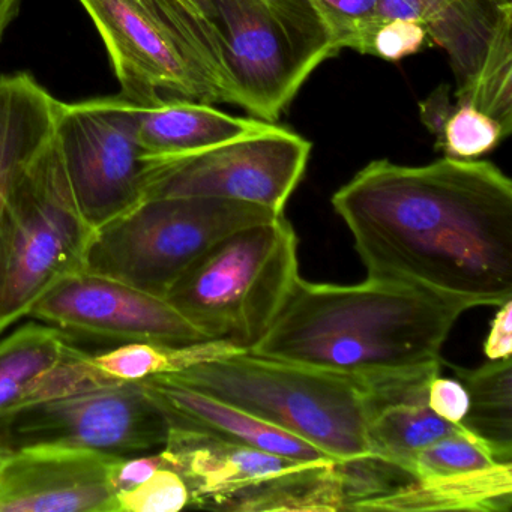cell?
<instances>
[{
  "label": "cell",
  "mask_w": 512,
  "mask_h": 512,
  "mask_svg": "<svg viewBox=\"0 0 512 512\" xmlns=\"http://www.w3.org/2000/svg\"><path fill=\"white\" fill-rule=\"evenodd\" d=\"M28 319L62 332L124 343L208 340L166 298L88 271L56 284L35 304Z\"/></svg>",
  "instance_id": "obj_12"
},
{
  "label": "cell",
  "mask_w": 512,
  "mask_h": 512,
  "mask_svg": "<svg viewBox=\"0 0 512 512\" xmlns=\"http://www.w3.org/2000/svg\"><path fill=\"white\" fill-rule=\"evenodd\" d=\"M509 134L487 113L466 103H455L443 125L437 149L455 160H476L499 146Z\"/></svg>",
  "instance_id": "obj_27"
},
{
  "label": "cell",
  "mask_w": 512,
  "mask_h": 512,
  "mask_svg": "<svg viewBox=\"0 0 512 512\" xmlns=\"http://www.w3.org/2000/svg\"><path fill=\"white\" fill-rule=\"evenodd\" d=\"M20 0H0V41L19 14Z\"/></svg>",
  "instance_id": "obj_34"
},
{
  "label": "cell",
  "mask_w": 512,
  "mask_h": 512,
  "mask_svg": "<svg viewBox=\"0 0 512 512\" xmlns=\"http://www.w3.org/2000/svg\"><path fill=\"white\" fill-rule=\"evenodd\" d=\"M269 124L229 115L212 104L172 100L160 106L139 107L137 139L146 161H164L257 133Z\"/></svg>",
  "instance_id": "obj_17"
},
{
  "label": "cell",
  "mask_w": 512,
  "mask_h": 512,
  "mask_svg": "<svg viewBox=\"0 0 512 512\" xmlns=\"http://www.w3.org/2000/svg\"><path fill=\"white\" fill-rule=\"evenodd\" d=\"M169 421V436L161 451L167 464L187 482L191 506L197 508L209 509L227 494L307 463L230 442L175 419Z\"/></svg>",
  "instance_id": "obj_14"
},
{
  "label": "cell",
  "mask_w": 512,
  "mask_h": 512,
  "mask_svg": "<svg viewBox=\"0 0 512 512\" xmlns=\"http://www.w3.org/2000/svg\"><path fill=\"white\" fill-rule=\"evenodd\" d=\"M229 341L202 340L185 344L125 343L91 355L92 364L112 382H143L181 373L215 359L244 353Z\"/></svg>",
  "instance_id": "obj_24"
},
{
  "label": "cell",
  "mask_w": 512,
  "mask_h": 512,
  "mask_svg": "<svg viewBox=\"0 0 512 512\" xmlns=\"http://www.w3.org/2000/svg\"><path fill=\"white\" fill-rule=\"evenodd\" d=\"M299 277L298 236L286 215L236 230L173 284L167 301L208 340L253 349Z\"/></svg>",
  "instance_id": "obj_5"
},
{
  "label": "cell",
  "mask_w": 512,
  "mask_h": 512,
  "mask_svg": "<svg viewBox=\"0 0 512 512\" xmlns=\"http://www.w3.org/2000/svg\"><path fill=\"white\" fill-rule=\"evenodd\" d=\"M143 382L160 401L169 418L182 424L293 460L331 458L301 437L293 436L226 401L209 397L166 377H154Z\"/></svg>",
  "instance_id": "obj_15"
},
{
  "label": "cell",
  "mask_w": 512,
  "mask_h": 512,
  "mask_svg": "<svg viewBox=\"0 0 512 512\" xmlns=\"http://www.w3.org/2000/svg\"><path fill=\"white\" fill-rule=\"evenodd\" d=\"M427 38V31L421 23L401 19L386 20L371 41V56H377L383 61L398 62L418 53Z\"/></svg>",
  "instance_id": "obj_30"
},
{
  "label": "cell",
  "mask_w": 512,
  "mask_h": 512,
  "mask_svg": "<svg viewBox=\"0 0 512 512\" xmlns=\"http://www.w3.org/2000/svg\"><path fill=\"white\" fill-rule=\"evenodd\" d=\"M137 112L121 95L58 101L56 145L77 205L95 230L146 199L148 161L137 139Z\"/></svg>",
  "instance_id": "obj_8"
},
{
  "label": "cell",
  "mask_w": 512,
  "mask_h": 512,
  "mask_svg": "<svg viewBox=\"0 0 512 512\" xmlns=\"http://www.w3.org/2000/svg\"><path fill=\"white\" fill-rule=\"evenodd\" d=\"M182 4L187 5L191 10L196 11L200 16L206 17V19L212 20V8L209 4V0H179ZM214 22V20H212ZM215 25V23H214Z\"/></svg>",
  "instance_id": "obj_35"
},
{
  "label": "cell",
  "mask_w": 512,
  "mask_h": 512,
  "mask_svg": "<svg viewBox=\"0 0 512 512\" xmlns=\"http://www.w3.org/2000/svg\"><path fill=\"white\" fill-rule=\"evenodd\" d=\"M497 463L493 452L478 437L458 434L437 440L416 452L410 464L415 479L445 478L485 469Z\"/></svg>",
  "instance_id": "obj_28"
},
{
  "label": "cell",
  "mask_w": 512,
  "mask_h": 512,
  "mask_svg": "<svg viewBox=\"0 0 512 512\" xmlns=\"http://www.w3.org/2000/svg\"><path fill=\"white\" fill-rule=\"evenodd\" d=\"M343 479L334 458L307 461L221 497L209 509L220 511H344Z\"/></svg>",
  "instance_id": "obj_21"
},
{
  "label": "cell",
  "mask_w": 512,
  "mask_h": 512,
  "mask_svg": "<svg viewBox=\"0 0 512 512\" xmlns=\"http://www.w3.org/2000/svg\"><path fill=\"white\" fill-rule=\"evenodd\" d=\"M469 395L461 425L472 431L500 463H512V361H490L479 368L454 367Z\"/></svg>",
  "instance_id": "obj_23"
},
{
  "label": "cell",
  "mask_w": 512,
  "mask_h": 512,
  "mask_svg": "<svg viewBox=\"0 0 512 512\" xmlns=\"http://www.w3.org/2000/svg\"><path fill=\"white\" fill-rule=\"evenodd\" d=\"M311 148L295 131L269 124L265 130L196 154L148 161L146 199L241 200L283 215L307 170Z\"/></svg>",
  "instance_id": "obj_9"
},
{
  "label": "cell",
  "mask_w": 512,
  "mask_h": 512,
  "mask_svg": "<svg viewBox=\"0 0 512 512\" xmlns=\"http://www.w3.org/2000/svg\"><path fill=\"white\" fill-rule=\"evenodd\" d=\"M166 379L239 407L337 461L371 455L361 377L244 352Z\"/></svg>",
  "instance_id": "obj_4"
},
{
  "label": "cell",
  "mask_w": 512,
  "mask_h": 512,
  "mask_svg": "<svg viewBox=\"0 0 512 512\" xmlns=\"http://www.w3.org/2000/svg\"><path fill=\"white\" fill-rule=\"evenodd\" d=\"M97 230L83 217L55 133L20 170L0 217V334L38 301L85 271Z\"/></svg>",
  "instance_id": "obj_6"
},
{
  "label": "cell",
  "mask_w": 512,
  "mask_h": 512,
  "mask_svg": "<svg viewBox=\"0 0 512 512\" xmlns=\"http://www.w3.org/2000/svg\"><path fill=\"white\" fill-rule=\"evenodd\" d=\"M278 217L241 200L151 197L95 232L85 271L166 298L185 271L221 239Z\"/></svg>",
  "instance_id": "obj_7"
},
{
  "label": "cell",
  "mask_w": 512,
  "mask_h": 512,
  "mask_svg": "<svg viewBox=\"0 0 512 512\" xmlns=\"http://www.w3.org/2000/svg\"><path fill=\"white\" fill-rule=\"evenodd\" d=\"M454 107L455 101L451 98V88L446 85L437 88L419 104L422 124L436 137V142L442 136L443 125L448 121Z\"/></svg>",
  "instance_id": "obj_33"
},
{
  "label": "cell",
  "mask_w": 512,
  "mask_h": 512,
  "mask_svg": "<svg viewBox=\"0 0 512 512\" xmlns=\"http://www.w3.org/2000/svg\"><path fill=\"white\" fill-rule=\"evenodd\" d=\"M118 512H178L191 506V491L185 479L170 466L130 490L116 493Z\"/></svg>",
  "instance_id": "obj_29"
},
{
  "label": "cell",
  "mask_w": 512,
  "mask_h": 512,
  "mask_svg": "<svg viewBox=\"0 0 512 512\" xmlns=\"http://www.w3.org/2000/svg\"><path fill=\"white\" fill-rule=\"evenodd\" d=\"M368 280L463 302L512 296V182L490 161L376 160L331 199Z\"/></svg>",
  "instance_id": "obj_1"
},
{
  "label": "cell",
  "mask_w": 512,
  "mask_h": 512,
  "mask_svg": "<svg viewBox=\"0 0 512 512\" xmlns=\"http://www.w3.org/2000/svg\"><path fill=\"white\" fill-rule=\"evenodd\" d=\"M427 404L440 418L461 424L469 410V395L463 383L439 374L428 385Z\"/></svg>",
  "instance_id": "obj_31"
},
{
  "label": "cell",
  "mask_w": 512,
  "mask_h": 512,
  "mask_svg": "<svg viewBox=\"0 0 512 512\" xmlns=\"http://www.w3.org/2000/svg\"><path fill=\"white\" fill-rule=\"evenodd\" d=\"M169 428V415L145 382L110 383L23 407L8 424L5 446H71L131 457L163 448Z\"/></svg>",
  "instance_id": "obj_10"
},
{
  "label": "cell",
  "mask_w": 512,
  "mask_h": 512,
  "mask_svg": "<svg viewBox=\"0 0 512 512\" xmlns=\"http://www.w3.org/2000/svg\"><path fill=\"white\" fill-rule=\"evenodd\" d=\"M116 458L71 446L14 449L0 469V512H118Z\"/></svg>",
  "instance_id": "obj_13"
},
{
  "label": "cell",
  "mask_w": 512,
  "mask_h": 512,
  "mask_svg": "<svg viewBox=\"0 0 512 512\" xmlns=\"http://www.w3.org/2000/svg\"><path fill=\"white\" fill-rule=\"evenodd\" d=\"M11 454H13V451L8 448H4V446H0V469L5 466V463H7L8 458L11 457Z\"/></svg>",
  "instance_id": "obj_36"
},
{
  "label": "cell",
  "mask_w": 512,
  "mask_h": 512,
  "mask_svg": "<svg viewBox=\"0 0 512 512\" xmlns=\"http://www.w3.org/2000/svg\"><path fill=\"white\" fill-rule=\"evenodd\" d=\"M488 361H500L512 355V299L503 302L494 316L490 332L484 341Z\"/></svg>",
  "instance_id": "obj_32"
},
{
  "label": "cell",
  "mask_w": 512,
  "mask_h": 512,
  "mask_svg": "<svg viewBox=\"0 0 512 512\" xmlns=\"http://www.w3.org/2000/svg\"><path fill=\"white\" fill-rule=\"evenodd\" d=\"M491 4L496 7H505V5H512V0H490Z\"/></svg>",
  "instance_id": "obj_37"
},
{
  "label": "cell",
  "mask_w": 512,
  "mask_h": 512,
  "mask_svg": "<svg viewBox=\"0 0 512 512\" xmlns=\"http://www.w3.org/2000/svg\"><path fill=\"white\" fill-rule=\"evenodd\" d=\"M103 38L121 97L139 107L172 100L238 106L212 20L179 0H79Z\"/></svg>",
  "instance_id": "obj_3"
},
{
  "label": "cell",
  "mask_w": 512,
  "mask_h": 512,
  "mask_svg": "<svg viewBox=\"0 0 512 512\" xmlns=\"http://www.w3.org/2000/svg\"><path fill=\"white\" fill-rule=\"evenodd\" d=\"M65 332L32 320L0 340V446L11 418L31 406L47 374L76 350Z\"/></svg>",
  "instance_id": "obj_20"
},
{
  "label": "cell",
  "mask_w": 512,
  "mask_h": 512,
  "mask_svg": "<svg viewBox=\"0 0 512 512\" xmlns=\"http://www.w3.org/2000/svg\"><path fill=\"white\" fill-rule=\"evenodd\" d=\"M512 5L500 10L496 29L481 67L469 83L455 92V103H466L512 131Z\"/></svg>",
  "instance_id": "obj_25"
},
{
  "label": "cell",
  "mask_w": 512,
  "mask_h": 512,
  "mask_svg": "<svg viewBox=\"0 0 512 512\" xmlns=\"http://www.w3.org/2000/svg\"><path fill=\"white\" fill-rule=\"evenodd\" d=\"M238 107L275 124L314 73L265 0H209Z\"/></svg>",
  "instance_id": "obj_11"
},
{
  "label": "cell",
  "mask_w": 512,
  "mask_h": 512,
  "mask_svg": "<svg viewBox=\"0 0 512 512\" xmlns=\"http://www.w3.org/2000/svg\"><path fill=\"white\" fill-rule=\"evenodd\" d=\"M463 302L365 280L355 286L296 278L254 355L331 373L368 377L442 362Z\"/></svg>",
  "instance_id": "obj_2"
},
{
  "label": "cell",
  "mask_w": 512,
  "mask_h": 512,
  "mask_svg": "<svg viewBox=\"0 0 512 512\" xmlns=\"http://www.w3.org/2000/svg\"><path fill=\"white\" fill-rule=\"evenodd\" d=\"M512 506V463H494L445 478L413 479L388 496L362 506L367 511L509 512Z\"/></svg>",
  "instance_id": "obj_19"
},
{
  "label": "cell",
  "mask_w": 512,
  "mask_h": 512,
  "mask_svg": "<svg viewBox=\"0 0 512 512\" xmlns=\"http://www.w3.org/2000/svg\"><path fill=\"white\" fill-rule=\"evenodd\" d=\"M335 52L349 49L371 55V41L386 20L380 0H310Z\"/></svg>",
  "instance_id": "obj_26"
},
{
  "label": "cell",
  "mask_w": 512,
  "mask_h": 512,
  "mask_svg": "<svg viewBox=\"0 0 512 512\" xmlns=\"http://www.w3.org/2000/svg\"><path fill=\"white\" fill-rule=\"evenodd\" d=\"M500 10L490 0H380L383 20L421 23L428 38L445 50L457 82L455 92L481 67Z\"/></svg>",
  "instance_id": "obj_16"
},
{
  "label": "cell",
  "mask_w": 512,
  "mask_h": 512,
  "mask_svg": "<svg viewBox=\"0 0 512 512\" xmlns=\"http://www.w3.org/2000/svg\"><path fill=\"white\" fill-rule=\"evenodd\" d=\"M367 437L371 455L406 470L416 452L458 434H475L464 425L446 421L428 407L427 395L367 406Z\"/></svg>",
  "instance_id": "obj_22"
},
{
  "label": "cell",
  "mask_w": 512,
  "mask_h": 512,
  "mask_svg": "<svg viewBox=\"0 0 512 512\" xmlns=\"http://www.w3.org/2000/svg\"><path fill=\"white\" fill-rule=\"evenodd\" d=\"M56 107L29 74L0 77V217L20 170L52 139Z\"/></svg>",
  "instance_id": "obj_18"
}]
</instances>
